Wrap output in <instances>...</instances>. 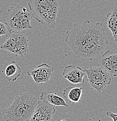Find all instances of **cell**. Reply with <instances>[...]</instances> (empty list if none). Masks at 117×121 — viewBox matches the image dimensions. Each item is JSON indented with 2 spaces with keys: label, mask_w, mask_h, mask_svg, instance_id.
<instances>
[{
  "label": "cell",
  "mask_w": 117,
  "mask_h": 121,
  "mask_svg": "<svg viewBox=\"0 0 117 121\" xmlns=\"http://www.w3.org/2000/svg\"><path fill=\"white\" fill-rule=\"evenodd\" d=\"M33 17L30 9L22 6L11 7L6 15L7 24L11 32H21L31 30V21Z\"/></svg>",
  "instance_id": "4"
},
{
  "label": "cell",
  "mask_w": 117,
  "mask_h": 121,
  "mask_svg": "<svg viewBox=\"0 0 117 121\" xmlns=\"http://www.w3.org/2000/svg\"><path fill=\"white\" fill-rule=\"evenodd\" d=\"M21 68L14 60L11 62L5 69V75L9 81H16L21 76Z\"/></svg>",
  "instance_id": "14"
},
{
  "label": "cell",
  "mask_w": 117,
  "mask_h": 121,
  "mask_svg": "<svg viewBox=\"0 0 117 121\" xmlns=\"http://www.w3.org/2000/svg\"><path fill=\"white\" fill-rule=\"evenodd\" d=\"M41 100L45 101L53 106H62L68 107L69 105L64 98L52 91H43L40 95Z\"/></svg>",
  "instance_id": "11"
},
{
  "label": "cell",
  "mask_w": 117,
  "mask_h": 121,
  "mask_svg": "<svg viewBox=\"0 0 117 121\" xmlns=\"http://www.w3.org/2000/svg\"><path fill=\"white\" fill-rule=\"evenodd\" d=\"M83 88L79 87H67L64 89L63 97L66 98L72 104H76L81 100Z\"/></svg>",
  "instance_id": "12"
},
{
  "label": "cell",
  "mask_w": 117,
  "mask_h": 121,
  "mask_svg": "<svg viewBox=\"0 0 117 121\" xmlns=\"http://www.w3.org/2000/svg\"><path fill=\"white\" fill-rule=\"evenodd\" d=\"M54 68L46 63L40 64L37 67L30 69L27 72V75L31 76L37 85H41L49 81L52 77Z\"/></svg>",
  "instance_id": "7"
},
{
  "label": "cell",
  "mask_w": 117,
  "mask_h": 121,
  "mask_svg": "<svg viewBox=\"0 0 117 121\" xmlns=\"http://www.w3.org/2000/svg\"><path fill=\"white\" fill-rule=\"evenodd\" d=\"M0 48L16 55L25 56L29 51L28 35L25 31L12 32Z\"/></svg>",
  "instance_id": "5"
},
{
  "label": "cell",
  "mask_w": 117,
  "mask_h": 121,
  "mask_svg": "<svg viewBox=\"0 0 117 121\" xmlns=\"http://www.w3.org/2000/svg\"><path fill=\"white\" fill-rule=\"evenodd\" d=\"M106 115L109 118H112L113 121H117V113H113L111 111H107L106 112Z\"/></svg>",
  "instance_id": "16"
},
{
  "label": "cell",
  "mask_w": 117,
  "mask_h": 121,
  "mask_svg": "<svg viewBox=\"0 0 117 121\" xmlns=\"http://www.w3.org/2000/svg\"><path fill=\"white\" fill-rule=\"evenodd\" d=\"M55 112L54 106L45 101H39L29 121H52Z\"/></svg>",
  "instance_id": "8"
},
{
  "label": "cell",
  "mask_w": 117,
  "mask_h": 121,
  "mask_svg": "<svg viewBox=\"0 0 117 121\" xmlns=\"http://www.w3.org/2000/svg\"><path fill=\"white\" fill-rule=\"evenodd\" d=\"M38 101L30 93H20L15 97L12 104L2 111L5 121H29Z\"/></svg>",
  "instance_id": "2"
},
{
  "label": "cell",
  "mask_w": 117,
  "mask_h": 121,
  "mask_svg": "<svg viewBox=\"0 0 117 121\" xmlns=\"http://www.w3.org/2000/svg\"><path fill=\"white\" fill-rule=\"evenodd\" d=\"M115 52H117V51H115Z\"/></svg>",
  "instance_id": "19"
},
{
  "label": "cell",
  "mask_w": 117,
  "mask_h": 121,
  "mask_svg": "<svg viewBox=\"0 0 117 121\" xmlns=\"http://www.w3.org/2000/svg\"><path fill=\"white\" fill-rule=\"evenodd\" d=\"M27 5L37 22L54 29L61 5L60 0H29Z\"/></svg>",
  "instance_id": "3"
},
{
  "label": "cell",
  "mask_w": 117,
  "mask_h": 121,
  "mask_svg": "<svg viewBox=\"0 0 117 121\" xmlns=\"http://www.w3.org/2000/svg\"><path fill=\"white\" fill-rule=\"evenodd\" d=\"M83 69L87 76L90 86L99 93H101L110 85L111 76L101 66H91Z\"/></svg>",
  "instance_id": "6"
},
{
  "label": "cell",
  "mask_w": 117,
  "mask_h": 121,
  "mask_svg": "<svg viewBox=\"0 0 117 121\" xmlns=\"http://www.w3.org/2000/svg\"><path fill=\"white\" fill-rule=\"evenodd\" d=\"M60 121H70V119H69V118H65V119H63L62 120Z\"/></svg>",
  "instance_id": "18"
},
{
  "label": "cell",
  "mask_w": 117,
  "mask_h": 121,
  "mask_svg": "<svg viewBox=\"0 0 117 121\" xmlns=\"http://www.w3.org/2000/svg\"><path fill=\"white\" fill-rule=\"evenodd\" d=\"M11 33L7 23L0 22V36H5L8 37Z\"/></svg>",
  "instance_id": "15"
},
{
  "label": "cell",
  "mask_w": 117,
  "mask_h": 121,
  "mask_svg": "<svg viewBox=\"0 0 117 121\" xmlns=\"http://www.w3.org/2000/svg\"></svg>",
  "instance_id": "20"
},
{
  "label": "cell",
  "mask_w": 117,
  "mask_h": 121,
  "mask_svg": "<svg viewBox=\"0 0 117 121\" xmlns=\"http://www.w3.org/2000/svg\"><path fill=\"white\" fill-rule=\"evenodd\" d=\"M65 42L68 45L74 57L84 61L95 60L104 52L108 44L103 23L90 21L75 24L66 32Z\"/></svg>",
  "instance_id": "1"
},
{
  "label": "cell",
  "mask_w": 117,
  "mask_h": 121,
  "mask_svg": "<svg viewBox=\"0 0 117 121\" xmlns=\"http://www.w3.org/2000/svg\"><path fill=\"white\" fill-rule=\"evenodd\" d=\"M106 24L112 33L114 40L117 41V5L112 8L110 12L107 15Z\"/></svg>",
  "instance_id": "13"
},
{
  "label": "cell",
  "mask_w": 117,
  "mask_h": 121,
  "mask_svg": "<svg viewBox=\"0 0 117 121\" xmlns=\"http://www.w3.org/2000/svg\"><path fill=\"white\" fill-rule=\"evenodd\" d=\"M85 72L83 69L75 65H68L64 68L62 77L74 84H82L85 82Z\"/></svg>",
  "instance_id": "9"
},
{
  "label": "cell",
  "mask_w": 117,
  "mask_h": 121,
  "mask_svg": "<svg viewBox=\"0 0 117 121\" xmlns=\"http://www.w3.org/2000/svg\"><path fill=\"white\" fill-rule=\"evenodd\" d=\"M89 121H101V120L99 117H93V118H90Z\"/></svg>",
  "instance_id": "17"
},
{
  "label": "cell",
  "mask_w": 117,
  "mask_h": 121,
  "mask_svg": "<svg viewBox=\"0 0 117 121\" xmlns=\"http://www.w3.org/2000/svg\"><path fill=\"white\" fill-rule=\"evenodd\" d=\"M100 64L110 76H117V52L109 50L104 52L101 55Z\"/></svg>",
  "instance_id": "10"
}]
</instances>
